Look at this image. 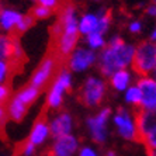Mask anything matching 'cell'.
Masks as SVG:
<instances>
[{
    "label": "cell",
    "instance_id": "30",
    "mask_svg": "<svg viewBox=\"0 0 156 156\" xmlns=\"http://www.w3.org/2000/svg\"><path fill=\"white\" fill-rule=\"evenodd\" d=\"M35 3L41 4V6H45V7L51 9V10H56L61 6L62 0H35Z\"/></svg>",
    "mask_w": 156,
    "mask_h": 156
},
{
    "label": "cell",
    "instance_id": "27",
    "mask_svg": "<svg viewBox=\"0 0 156 156\" xmlns=\"http://www.w3.org/2000/svg\"><path fill=\"white\" fill-rule=\"evenodd\" d=\"M142 30H144V21L139 20V18L131 20L129 24H128V31H129L132 35H138V34H141Z\"/></svg>",
    "mask_w": 156,
    "mask_h": 156
},
{
    "label": "cell",
    "instance_id": "35",
    "mask_svg": "<svg viewBox=\"0 0 156 156\" xmlns=\"http://www.w3.org/2000/svg\"><path fill=\"white\" fill-rule=\"evenodd\" d=\"M146 155H148V156H156V149L146 148Z\"/></svg>",
    "mask_w": 156,
    "mask_h": 156
},
{
    "label": "cell",
    "instance_id": "29",
    "mask_svg": "<svg viewBox=\"0 0 156 156\" xmlns=\"http://www.w3.org/2000/svg\"><path fill=\"white\" fill-rule=\"evenodd\" d=\"M35 151H37V146H34L30 141L23 142L21 145H20V153H21V156H34L35 155Z\"/></svg>",
    "mask_w": 156,
    "mask_h": 156
},
{
    "label": "cell",
    "instance_id": "34",
    "mask_svg": "<svg viewBox=\"0 0 156 156\" xmlns=\"http://www.w3.org/2000/svg\"><path fill=\"white\" fill-rule=\"evenodd\" d=\"M148 41H151V42H156V30L155 28L151 30V34H149Z\"/></svg>",
    "mask_w": 156,
    "mask_h": 156
},
{
    "label": "cell",
    "instance_id": "17",
    "mask_svg": "<svg viewBox=\"0 0 156 156\" xmlns=\"http://www.w3.org/2000/svg\"><path fill=\"white\" fill-rule=\"evenodd\" d=\"M110 86L113 87V90L115 91H125L128 86L132 82V73L128 69H118L108 77Z\"/></svg>",
    "mask_w": 156,
    "mask_h": 156
},
{
    "label": "cell",
    "instance_id": "8",
    "mask_svg": "<svg viewBox=\"0 0 156 156\" xmlns=\"http://www.w3.org/2000/svg\"><path fill=\"white\" fill-rule=\"evenodd\" d=\"M111 113H113L111 108L105 107V108H101L94 115L87 117L86 120V127L89 129V134H90L91 139L98 145L105 144V141L108 138V121L110 117H111Z\"/></svg>",
    "mask_w": 156,
    "mask_h": 156
},
{
    "label": "cell",
    "instance_id": "11",
    "mask_svg": "<svg viewBox=\"0 0 156 156\" xmlns=\"http://www.w3.org/2000/svg\"><path fill=\"white\" fill-rule=\"evenodd\" d=\"M113 122L117 128V132L122 139L129 142H139L138 131L135 125V118L129 110L118 107L115 114L113 115Z\"/></svg>",
    "mask_w": 156,
    "mask_h": 156
},
{
    "label": "cell",
    "instance_id": "3",
    "mask_svg": "<svg viewBox=\"0 0 156 156\" xmlns=\"http://www.w3.org/2000/svg\"><path fill=\"white\" fill-rule=\"evenodd\" d=\"M113 24L111 13L105 7H100L97 11H87L79 16L77 18V31L80 37H84L91 33H100L103 35L110 31V27Z\"/></svg>",
    "mask_w": 156,
    "mask_h": 156
},
{
    "label": "cell",
    "instance_id": "38",
    "mask_svg": "<svg viewBox=\"0 0 156 156\" xmlns=\"http://www.w3.org/2000/svg\"><path fill=\"white\" fill-rule=\"evenodd\" d=\"M94 2H101V0H94Z\"/></svg>",
    "mask_w": 156,
    "mask_h": 156
},
{
    "label": "cell",
    "instance_id": "22",
    "mask_svg": "<svg viewBox=\"0 0 156 156\" xmlns=\"http://www.w3.org/2000/svg\"><path fill=\"white\" fill-rule=\"evenodd\" d=\"M124 100L127 101V104L134 105V107H139V103H141V90H139V87L136 84H129L125 89Z\"/></svg>",
    "mask_w": 156,
    "mask_h": 156
},
{
    "label": "cell",
    "instance_id": "14",
    "mask_svg": "<svg viewBox=\"0 0 156 156\" xmlns=\"http://www.w3.org/2000/svg\"><path fill=\"white\" fill-rule=\"evenodd\" d=\"M49 135L51 138H58L62 135L72 134L73 129V117L66 111L56 114V115L49 121Z\"/></svg>",
    "mask_w": 156,
    "mask_h": 156
},
{
    "label": "cell",
    "instance_id": "24",
    "mask_svg": "<svg viewBox=\"0 0 156 156\" xmlns=\"http://www.w3.org/2000/svg\"><path fill=\"white\" fill-rule=\"evenodd\" d=\"M34 24H35V18H34L31 14H24L21 17V20L18 21L17 27H16V30H14V33L24 34V33H27Z\"/></svg>",
    "mask_w": 156,
    "mask_h": 156
},
{
    "label": "cell",
    "instance_id": "16",
    "mask_svg": "<svg viewBox=\"0 0 156 156\" xmlns=\"http://www.w3.org/2000/svg\"><path fill=\"white\" fill-rule=\"evenodd\" d=\"M49 136H51V135H49V124H48V120L44 115H41L40 118H37L35 122H34L27 141H30L34 146L38 148V146L44 145Z\"/></svg>",
    "mask_w": 156,
    "mask_h": 156
},
{
    "label": "cell",
    "instance_id": "18",
    "mask_svg": "<svg viewBox=\"0 0 156 156\" xmlns=\"http://www.w3.org/2000/svg\"><path fill=\"white\" fill-rule=\"evenodd\" d=\"M27 111H28V107H27L24 103L20 101V100H17L16 97H13L10 100V103H9V105H7L6 115H7L11 121H14V122H20V121L24 120Z\"/></svg>",
    "mask_w": 156,
    "mask_h": 156
},
{
    "label": "cell",
    "instance_id": "25",
    "mask_svg": "<svg viewBox=\"0 0 156 156\" xmlns=\"http://www.w3.org/2000/svg\"><path fill=\"white\" fill-rule=\"evenodd\" d=\"M30 14L33 16L35 20H47V18H49L54 14V10L45 7V6H41V4H35Z\"/></svg>",
    "mask_w": 156,
    "mask_h": 156
},
{
    "label": "cell",
    "instance_id": "13",
    "mask_svg": "<svg viewBox=\"0 0 156 156\" xmlns=\"http://www.w3.org/2000/svg\"><path fill=\"white\" fill-rule=\"evenodd\" d=\"M79 148V139L72 134H66L54 139L48 156H75Z\"/></svg>",
    "mask_w": 156,
    "mask_h": 156
},
{
    "label": "cell",
    "instance_id": "19",
    "mask_svg": "<svg viewBox=\"0 0 156 156\" xmlns=\"http://www.w3.org/2000/svg\"><path fill=\"white\" fill-rule=\"evenodd\" d=\"M40 93H41V89H37V87L28 84V86L23 87L21 90H18L14 94V97L17 98V100H20L21 103H24L27 107H30V105L34 104V103L38 100Z\"/></svg>",
    "mask_w": 156,
    "mask_h": 156
},
{
    "label": "cell",
    "instance_id": "7",
    "mask_svg": "<svg viewBox=\"0 0 156 156\" xmlns=\"http://www.w3.org/2000/svg\"><path fill=\"white\" fill-rule=\"evenodd\" d=\"M105 91H107V83L104 79L89 76L80 89V103H83V105L89 108H94L101 104Z\"/></svg>",
    "mask_w": 156,
    "mask_h": 156
},
{
    "label": "cell",
    "instance_id": "15",
    "mask_svg": "<svg viewBox=\"0 0 156 156\" xmlns=\"http://www.w3.org/2000/svg\"><path fill=\"white\" fill-rule=\"evenodd\" d=\"M23 13L13 7H0V31L4 34L14 33L18 21L21 20Z\"/></svg>",
    "mask_w": 156,
    "mask_h": 156
},
{
    "label": "cell",
    "instance_id": "5",
    "mask_svg": "<svg viewBox=\"0 0 156 156\" xmlns=\"http://www.w3.org/2000/svg\"><path fill=\"white\" fill-rule=\"evenodd\" d=\"M131 68L139 76H151L156 70V44L142 41L135 45Z\"/></svg>",
    "mask_w": 156,
    "mask_h": 156
},
{
    "label": "cell",
    "instance_id": "9",
    "mask_svg": "<svg viewBox=\"0 0 156 156\" xmlns=\"http://www.w3.org/2000/svg\"><path fill=\"white\" fill-rule=\"evenodd\" d=\"M97 62V54L91 51L87 47H79L77 45L66 58V68L72 73L86 72L96 65Z\"/></svg>",
    "mask_w": 156,
    "mask_h": 156
},
{
    "label": "cell",
    "instance_id": "4",
    "mask_svg": "<svg viewBox=\"0 0 156 156\" xmlns=\"http://www.w3.org/2000/svg\"><path fill=\"white\" fill-rule=\"evenodd\" d=\"M73 77L68 68H61L51 80V87L45 98V107L48 110H59L63 104V97L69 90H72Z\"/></svg>",
    "mask_w": 156,
    "mask_h": 156
},
{
    "label": "cell",
    "instance_id": "20",
    "mask_svg": "<svg viewBox=\"0 0 156 156\" xmlns=\"http://www.w3.org/2000/svg\"><path fill=\"white\" fill-rule=\"evenodd\" d=\"M14 69V66H20L26 62V51L23 48L21 42L18 41V38L13 37V44H11V56L9 61Z\"/></svg>",
    "mask_w": 156,
    "mask_h": 156
},
{
    "label": "cell",
    "instance_id": "21",
    "mask_svg": "<svg viewBox=\"0 0 156 156\" xmlns=\"http://www.w3.org/2000/svg\"><path fill=\"white\" fill-rule=\"evenodd\" d=\"M84 42H86L87 48H90L91 51L97 52V51H100V49H103V48L105 47L107 40H105V35H103V34L91 33V34L84 35Z\"/></svg>",
    "mask_w": 156,
    "mask_h": 156
},
{
    "label": "cell",
    "instance_id": "2",
    "mask_svg": "<svg viewBox=\"0 0 156 156\" xmlns=\"http://www.w3.org/2000/svg\"><path fill=\"white\" fill-rule=\"evenodd\" d=\"M77 9L75 4L68 3L61 9L58 23L61 33L55 38V48L58 58H68V55L79 45L80 34L77 31Z\"/></svg>",
    "mask_w": 156,
    "mask_h": 156
},
{
    "label": "cell",
    "instance_id": "1",
    "mask_svg": "<svg viewBox=\"0 0 156 156\" xmlns=\"http://www.w3.org/2000/svg\"><path fill=\"white\" fill-rule=\"evenodd\" d=\"M135 45L122 40L120 35H111L105 42V47L98 51L97 63L103 77L108 79L115 70L131 68Z\"/></svg>",
    "mask_w": 156,
    "mask_h": 156
},
{
    "label": "cell",
    "instance_id": "36",
    "mask_svg": "<svg viewBox=\"0 0 156 156\" xmlns=\"http://www.w3.org/2000/svg\"><path fill=\"white\" fill-rule=\"evenodd\" d=\"M105 156H117V153L114 151H108V152L105 153Z\"/></svg>",
    "mask_w": 156,
    "mask_h": 156
},
{
    "label": "cell",
    "instance_id": "12",
    "mask_svg": "<svg viewBox=\"0 0 156 156\" xmlns=\"http://www.w3.org/2000/svg\"><path fill=\"white\" fill-rule=\"evenodd\" d=\"M136 86L141 90L139 108L146 111H156V79L153 76H141Z\"/></svg>",
    "mask_w": 156,
    "mask_h": 156
},
{
    "label": "cell",
    "instance_id": "26",
    "mask_svg": "<svg viewBox=\"0 0 156 156\" xmlns=\"http://www.w3.org/2000/svg\"><path fill=\"white\" fill-rule=\"evenodd\" d=\"M13 72H14V69H13L10 62L0 59V83H7L9 77L11 76Z\"/></svg>",
    "mask_w": 156,
    "mask_h": 156
},
{
    "label": "cell",
    "instance_id": "37",
    "mask_svg": "<svg viewBox=\"0 0 156 156\" xmlns=\"http://www.w3.org/2000/svg\"><path fill=\"white\" fill-rule=\"evenodd\" d=\"M30 2H33V3H35V0H30Z\"/></svg>",
    "mask_w": 156,
    "mask_h": 156
},
{
    "label": "cell",
    "instance_id": "6",
    "mask_svg": "<svg viewBox=\"0 0 156 156\" xmlns=\"http://www.w3.org/2000/svg\"><path fill=\"white\" fill-rule=\"evenodd\" d=\"M135 125L138 131L139 142H142L145 148L156 149V115L153 111L139 110L135 114Z\"/></svg>",
    "mask_w": 156,
    "mask_h": 156
},
{
    "label": "cell",
    "instance_id": "31",
    "mask_svg": "<svg viewBox=\"0 0 156 156\" xmlns=\"http://www.w3.org/2000/svg\"><path fill=\"white\" fill-rule=\"evenodd\" d=\"M77 155L79 156H98V153H97V151H94L90 146H83V148H79Z\"/></svg>",
    "mask_w": 156,
    "mask_h": 156
},
{
    "label": "cell",
    "instance_id": "32",
    "mask_svg": "<svg viewBox=\"0 0 156 156\" xmlns=\"http://www.w3.org/2000/svg\"><path fill=\"white\" fill-rule=\"evenodd\" d=\"M145 14L148 16V17H155L156 16V4H155V2H151V3L145 7Z\"/></svg>",
    "mask_w": 156,
    "mask_h": 156
},
{
    "label": "cell",
    "instance_id": "33",
    "mask_svg": "<svg viewBox=\"0 0 156 156\" xmlns=\"http://www.w3.org/2000/svg\"><path fill=\"white\" fill-rule=\"evenodd\" d=\"M4 118H6V108L3 105H0V127L4 125Z\"/></svg>",
    "mask_w": 156,
    "mask_h": 156
},
{
    "label": "cell",
    "instance_id": "10",
    "mask_svg": "<svg viewBox=\"0 0 156 156\" xmlns=\"http://www.w3.org/2000/svg\"><path fill=\"white\" fill-rule=\"evenodd\" d=\"M59 66V58L56 55H47L42 59L38 68L34 70L30 79V84L37 89H44L52 79H54L55 73L58 72Z\"/></svg>",
    "mask_w": 156,
    "mask_h": 156
},
{
    "label": "cell",
    "instance_id": "28",
    "mask_svg": "<svg viewBox=\"0 0 156 156\" xmlns=\"http://www.w3.org/2000/svg\"><path fill=\"white\" fill-rule=\"evenodd\" d=\"M11 89L7 83H0V105H4L10 100Z\"/></svg>",
    "mask_w": 156,
    "mask_h": 156
},
{
    "label": "cell",
    "instance_id": "23",
    "mask_svg": "<svg viewBox=\"0 0 156 156\" xmlns=\"http://www.w3.org/2000/svg\"><path fill=\"white\" fill-rule=\"evenodd\" d=\"M13 37L10 34H0V59L10 61Z\"/></svg>",
    "mask_w": 156,
    "mask_h": 156
}]
</instances>
